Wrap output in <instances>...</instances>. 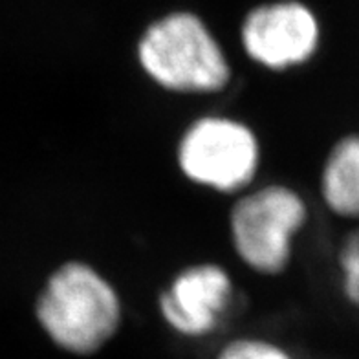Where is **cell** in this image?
Instances as JSON below:
<instances>
[{
	"instance_id": "9",
	"label": "cell",
	"mask_w": 359,
	"mask_h": 359,
	"mask_svg": "<svg viewBox=\"0 0 359 359\" xmlns=\"http://www.w3.org/2000/svg\"><path fill=\"white\" fill-rule=\"evenodd\" d=\"M217 359H293L292 355L271 341L257 337H241L229 341L220 348Z\"/></svg>"
},
{
	"instance_id": "5",
	"label": "cell",
	"mask_w": 359,
	"mask_h": 359,
	"mask_svg": "<svg viewBox=\"0 0 359 359\" xmlns=\"http://www.w3.org/2000/svg\"><path fill=\"white\" fill-rule=\"evenodd\" d=\"M241 44L251 61L266 70H295L310 65L321 50V22L301 0L264 2L242 19Z\"/></svg>"
},
{
	"instance_id": "8",
	"label": "cell",
	"mask_w": 359,
	"mask_h": 359,
	"mask_svg": "<svg viewBox=\"0 0 359 359\" xmlns=\"http://www.w3.org/2000/svg\"><path fill=\"white\" fill-rule=\"evenodd\" d=\"M341 295L346 303L359 308V222L348 226L336 250Z\"/></svg>"
},
{
	"instance_id": "4",
	"label": "cell",
	"mask_w": 359,
	"mask_h": 359,
	"mask_svg": "<svg viewBox=\"0 0 359 359\" xmlns=\"http://www.w3.org/2000/svg\"><path fill=\"white\" fill-rule=\"evenodd\" d=\"M260 142L241 119L208 114L185 127L176 163L191 184L220 194H241L255 182Z\"/></svg>"
},
{
	"instance_id": "3",
	"label": "cell",
	"mask_w": 359,
	"mask_h": 359,
	"mask_svg": "<svg viewBox=\"0 0 359 359\" xmlns=\"http://www.w3.org/2000/svg\"><path fill=\"white\" fill-rule=\"evenodd\" d=\"M308 222L306 198L286 184L244 191L227 217L235 255L248 269L262 277L283 275L290 268L295 241Z\"/></svg>"
},
{
	"instance_id": "1",
	"label": "cell",
	"mask_w": 359,
	"mask_h": 359,
	"mask_svg": "<svg viewBox=\"0 0 359 359\" xmlns=\"http://www.w3.org/2000/svg\"><path fill=\"white\" fill-rule=\"evenodd\" d=\"M34 312L48 339L79 358L101 352L123 323L118 290L83 260H67L48 275L35 297Z\"/></svg>"
},
{
	"instance_id": "2",
	"label": "cell",
	"mask_w": 359,
	"mask_h": 359,
	"mask_svg": "<svg viewBox=\"0 0 359 359\" xmlns=\"http://www.w3.org/2000/svg\"><path fill=\"white\" fill-rule=\"evenodd\" d=\"M136 59L143 74L170 94L213 95L231 83L226 50L193 11L176 10L152 20L137 39Z\"/></svg>"
},
{
	"instance_id": "6",
	"label": "cell",
	"mask_w": 359,
	"mask_h": 359,
	"mask_svg": "<svg viewBox=\"0 0 359 359\" xmlns=\"http://www.w3.org/2000/svg\"><path fill=\"white\" fill-rule=\"evenodd\" d=\"M235 284L217 262L182 268L158 295V312L170 330L198 339L213 334L233 304Z\"/></svg>"
},
{
	"instance_id": "7",
	"label": "cell",
	"mask_w": 359,
	"mask_h": 359,
	"mask_svg": "<svg viewBox=\"0 0 359 359\" xmlns=\"http://www.w3.org/2000/svg\"><path fill=\"white\" fill-rule=\"evenodd\" d=\"M317 200L328 215L359 222V134L339 137L323 158Z\"/></svg>"
}]
</instances>
